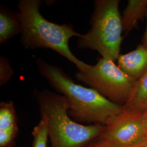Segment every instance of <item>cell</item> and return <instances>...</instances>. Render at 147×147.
Segmentation results:
<instances>
[{
	"mask_svg": "<svg viewBox=\"0 0 147 147\" xmlns=\"http://www.w3.org/2000/svg\"><path fill=\"white\" fill-rule=\"evenodd\" d=\"M40 74L57 92L68 100L69 115L74 121L108 126L123 112V106L109 100L92 88L76 84L56 65L37 59Z\"/></svg>",
	"mask_w": 147,
	"mask_h": 147,
	"instance_id": "6da1fadb",
	"label": "cell"
},
{
	"mask_svg": "<svg viewBox=\"0 0 147 147\" xmlns=\"http://www.w3.org/2000/svg\"><path fill=\"white\" fill-rule=\"evenodd\" d=\"M40 0H21L18 2V17L22 27L20 41L26 49H50L74 63L79 71H84L88 64L71 53L69 40L80 37L71 25H59L48 21L40 12Z\"/></svg>",
	"mask_w": 147,
	"mask_h": 147,
	"instance_id": "7a4b0ae2",
	"label": "cell"
},
{
	"mask_svg": "<svg viewBox=\"0 0 147 147\" xmlns=\"http://www.w3.org/2000/svg\"><path fill=\"white\" fill-rule=\"evenodd\" d=\"M41 118L47 124L52 147H85L100 137L106 126L83 125L69 115L68 101L47 89L35 93Z\"/></svg>",
	"mask_w": 147,
	"mask_h": 147,
	"instance_id": "3957f363",
	"label": "cell"
},
{
	"mask_svg": "<svg viewBox=\"0 0 147 147\" xmlns=\"http://www.w3.org/2000/svg\"><path fill=\"white\" fill-rule=\"evenodd\" d=\"M119 0H96L90 18L89 31L78 37L77 47L98 51L102 58L115 61L123 40Z\"/></svg>",
	"mask_w": 147,
	"mask_h": 147,
	"instance_id": "277c9868",
	"label": "cell"
},
{
	"mask_svg": "<svg viewBox=\"0 0 147 147\" xmlns=\"http://www.w3.org/2000/svg\"><path fill=\"white\" fill-rule=\"evenodd\" d=\"M75 78L122 106L129 100L137 81L127 75L114 61L102 57L94 65L89 64L86 71L77 72Z\"/></svg>",
	"mask_w": 147,
	"mask_h": 147,
	"instance_id": "5b68a950",
	"label": "cell"
},
{
	"mask_svg": "<svg viewBox=\"0 0 147 147\" xmlns=\"http://www.w3.org/2000/svg\"><path fill=\"white\" fill-rule=\"evenodd\" d=\"M100 138L111 147H138L147 143L142 114L124 110L105 130Z\"/></svg>",
	"mask_w": 147,
	"mask_h": 147,
	"instance_id": "8992f818",
	"label": "cell"
},
{
	"mask_svg": "<svg viewBox=\"0 0 147 147\" xmlns=\"http://www.w3.org/2000/svg\"><path fill=\"white\" fill-rule=\"evenodd\" d=\"M118 66L132 79L137 80L147 71V48L140 44L129 53L120 54Z\"/></svg>",
	"mask_w": 147,
	"mask_h": 147,
	"instance_id": "52a82bcc",
	"label": "cell"
},
{
	"mask_svg": "<svg viewBox=\"0 0 147 147\" xmlns=\"http://www.w3.org/2000/svg\"><path fill=\"white\" fill-rule=\"evenodd\" d=\"M22 27L18 11L1 5L0 8V44H3L19 34Z\"/></svg>",
	"mask_w": 147,
	"mask_h": 147,
	"instance_id": "ba28073f",
	"label": "cell"
},
{
	"mask_svg": "<svg viewBox=\"0 0 147 147\" xmlns=\"http://www.w3.org/2000/svg\"><path fill=\"white\" fill-rule=\"evenodd\" d=\"M124 110L142 114L147 110V71L136 81L129 100L123 106Z\"/></svg>",
	"mask_w": 147,
	"mask_h": 147,
	"instance_id": "9c48e42d",
	"label": "cell"
},
{
	"mask_svg": "<svg viewBox=\"0 0 147 147\" xmlns=\"http://www.w3.org/2000/svg\"><path fill=\"white\" fill-rule=\"evenodd\" d=\"M147 0H129L121 16L123 31H131L137 25L138 21L146 16Z\"/></svg>",
	"mask_w": 147,
	"mask_h": 147,
	"instance_id": "30bf717a",
	"label": "cell"
},
{
	"mask_svg": "<svg viewBox=\"0 0 147 147\" xmlns=\"http://www.w3.org/2000/svg\"><path fill=\"white\" fill-rule=\"evenodd\" d=\"M18 126L16 109L12 101L0 103V135L16 138Z\"/></svg>",
	"mask_w": 147,
	"mask_h": 147,
	"instance_id": "8fae6325",
	"label": "cell"
},
{
	"mask_svg": "<svg viewBox=\"0 0 147 147\" xmlns=\"http://www.w3.org/2000/svg\"><path fill=\"white\" fill-rule=\"evenodd\" d=\"M32 134V147H47L49 132L47 124L43 118H41L38 124L34 127Z\"/></svg>",
	"mask_w": 147,
	"mask_h": 147,
	"instance_id": "7c38bea8",
	"label": "cell"
},
{
	"mask_svg": "<svg viewBox=\"0 0 147 147\" xmlns=\"http://www.w3.org/2000/svg\"><path fill=\"white\" fill-rule=\"evenodd\" d=\"M14 70L8 60L4 57H0V86H3L7 84L13 75Z\"/></svg>",
	"mask_w": 147,
	"mask_h": 147,
	"instance_id": "4fadbf2b",
	"label": "cell"
},
{
	"mask_svg": "<svg viewBox=\"0 0 147 147\" xmlns=\"http://www.w3.org/2000/svg\"><path fill=\"white\" fill-rule=\"evenodd\" d=\"M85 147H111L107 143L102 140L100 137L91 142Z\"/></svg>",
	"mask_w": 147,
	"mask_h": 147,
	"instance_id": "5bb4252c",
	"label": "cell"
},
{
	"mask_svg": "<svg viewBox=\"0 0 147 147\" xmlns=\"http://www.w3.org/2000/svg\"><path fill=\"white\" fill-rule=\"evenodd\" d=\"M142 119L147 136V110L142 113Z\"/></svg>",
	"mask_w": 147,
	"mask_h": 147,
	"instance_id": "9a60e30c",
	"label": "cell"
},
{
	"mask_svg": "<svg viewBox=\"0 0 147 147\" xmlns=\"http://www.w3.org/2000/svg\"><path fill=\"white\" fill-rule=\"evenodd\" d=\"M146 19H147V22H146L147 25H146V29L144 37H143V45H144L147 48V11L146 14Z\"/></svg>",
	"mask_w": 147,
	"mask_h": 147,
	"instance_id": "2e32d148",
	"label": "cell"
},
{
	"mask_svg": "<svg viewBox=\"0 0 147 147\" xmlns=\"http://www.w3.org/2000/svg\"><path fill=\"white\" fill-rule=\"evenodd\" d=\"M138 147H147V143H144V144H142L141 146Z\"/></svg>",
	"mask_w": 147,
	"mask_h": 147,
	"instance_id": "e0dca14e",
	"label": "cell"
}]
</instances>
